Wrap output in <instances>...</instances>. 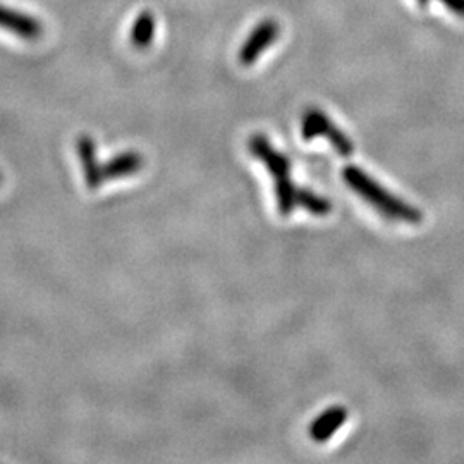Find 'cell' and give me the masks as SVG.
Returning a JSON list of instances; mask_svg holds the SVG:
<instances>
[{"mask_svg":"<svg viewBox=\"0 0 464 464\" xmlns=\"http://www.w3.org/2000/svg\"><path fill=\"white\" fill-rule=\"evenodd\" d=\"M343 178H344V183L348 184L360 198L365 199L370 207H373L385 218L394 222H404V224H420L423 220V216L418 208L408 205L396 195L389 193L383 186L373 181L362 169L348 166L343 170Z\"/></svg>","mask_w":464,"mask_h":464,"instance_id":"obj_1","label":"cell"},{"mask_svg":"<svg viewBox=\"0 0 464 464\" xmlns=\"http://www.w3.org/2000/svg\"><path fill=\"white\" fill-rule=\"evenodd\" d=\"M249 151L253 157L260 159L266 164L268 172L276 179V195L282 216L293 214L296 208V191L298 188L291 179V162L281 151L274 149L264 134H255L249 140Z\"/></svg>","mask_w":464,"mask_h":464,"instance_id":"obj_2","label":"cell"},{"mask_svg":"<svg viewBox=\"0 0 464 464\" xmlns=\"http://www.w3.org/2000/svg\"><path fill=\"white\" fill-rule=\"evenodd\" d=\"M318 136L322 138H327L331 141L334 150L343 155V157H349L354 147H353V141L349 140L346 133L343 130H339L334 122H332L331 117L327 116L324 111L320 109H308L303 116L301 121V138L304 141H312Z\"/></svg>","mask_w":464,"mask_h":464,"instance_id":"obj_3","label":"cell"},{"mask_svg":"<svg viewBox=\"0 0 464 464\" xmlns=\"http://www.w3.org/2000/svg\"><path fill=\"white\" fill-rule=\"evenodd\" d=\"M281 28L279 23L274 19H264L260 21L253 32L248 34V38L245 40V44L239 49V63L245 66H251L255 61H258L262 57V53L266 52L270 45H274L279 38Z\"/></svg>","mask_w":464,"mask_h":464,"instance_id":"obj_4","label":"cell"},{"mask_svg":"<svg viewBox=\"0 0 464 464\" xmlns=\"http://www.w3.org/2000/svg\"><path fill=\"white\" fill-rule=\"evenodd\" d=\"M0 28L5 32L17 34L24 40H36L44 28L42 23L34 17L17 13L16 9H9L0 4Z\"/></svg>","mask_w":464,"mask_h":464,"instance_id":"obj_5","label":"cell"},{"mask_svg":"<svg viewBox=\"0 0 464 464\" xmlns=\"http://www.w3.org/2000/svg\"><path fill=\"white\" fill-rule=\"evenodd\" d=\"M76 150H78V157H80L82 166H83L86 186L92 191L99 189L100 184L103 183L105 179H103V174H102V166L99 164L95 140L90 138L88 134L80 136L78 141H76Z\"/></svg>","mask_w":464,"mask_h":464,"instance_id":"obj_6","label":"cell"},{"mask_svg":"<svg viewBox=\"0 0 464 464\" xmlns=\"http://www.w3.org/2000/svg\"><path fill=\"white\" fill-rule=\"evenodd\" d=\"M346 420H348V410L343 406H334L331 410L324 411L310 425V437L318 444L327 442L332 435L346 423Z\"/></svg>","mask_w":464,"mask_h":464,"instance_id":"obj_7","label":"cell"},{"mask_svg":"<svg viewBox=\"0 0 464 464\" xmlns=\"http://www.w3.org/2000/svg\"><path fill=\"white\" fill-rule=\"evenodd\" d=\"M145 164L141 153L138 151H124L121 155H116L114 159H111L105 166H102V174L105 181H112V179H121V178H128L131 174H136L138 170H141V167Z\"/></svg>","mask_w":464,"mask_h":464,"instance_id":"obj_8","label":"cell"},{"mask_svg":"<svg viewBox=\"0 0 464 464\" xmlns=\"http://www.w3.org/2000/svg\"><path fill=\"white\" fill-rule=\"evenodd\" d=\"M155 36V16L150 11H143L140 16L134 19L131 26V44L138 49H147L153 42Z\"/></svg>","mask_w":464,"mask_h":464,"instance_id":"obj_9","label":"cell"},{"mask_svg":"<svg viewBox=\"0 0 464 464\" xmlns=\"http://www.w3.org/2000/svg\"><path fill=\"white\" fill-rule=\"evenodd\" d=\"M296 207H301L306 212L318 217L327 216V214H331L332 210L329 199L322 198L320 195H316L310 189H304V188L296 191Z\"/></svg>","mask_w":464,"mask_h":464,"instance_id":"obj_10","label":"cell"},{"mask_svg":"<svg viewBox=\"0 0 464 464\" xmlns=\"http://www.w3.org/2000/svg\"><path fill=\"white\" fill-rule=\"evenodd\" d=\"M449 13L464 19V0H439Z\"/></svg>","mask_w":464,"mask_h":464,"instance_id":"obj_11","label":"cell"},{"mask_svg":"<svg viewBox=\"0 0 464 464\" xmlns=\"http://www.w3.org/2000/svg\"><path fill=\"white\" fill-rule=\"evenodd\" d=\"M416 2H418V5H420V7H427L430 0H416Z\"/></svg>","mask_w":464,"mask_h":464,"instance_id":"obj_12","label":"cell"}]
</instances>
